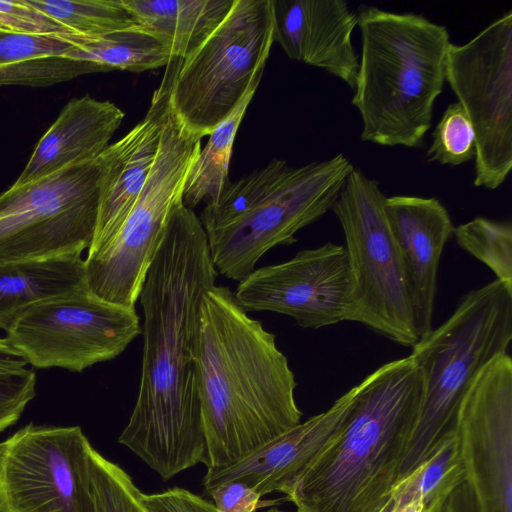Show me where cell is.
I'll list each match as a JSON object with an SVG mask.
<instances>
[{
  "instance_id": "obj_1",
  "label": "cell",
  "mask_w": 512,
  "mask_h": 512,
  "mask_svg": "<svg viewBox=\"0 0 512 512\" xmlns=\"http://www.w3.org/2000/svg\"><path fill=\"white\" fill-rule=\"evenodd\" d=\"M217 275L200 219L182 202L139 295L144 316L140 384L118 439L164 481L198 463L207 465L197 330L202 298Z\"/></svg>"
},
{
  "instance_id": "obj_2",
  "label": "cell",
  "mask_w": 512,
  "mask_h": 512,
  "mask_svg": "<svg viewBox=\"0 0 512 512\" xmlns=\"http://www.w3.org/2000/svg\"><path fill=\"white\" fill-rule=\"evenodd\" d=\"M196 361L207 469L234 463L301 422L295 375L276 336L226 286L202 298Z\"/></svg>"
},
{
  "instance_id": "obj_3",
  "label": "cell",
  "mask_w": 512,
  "mask_h": 512,
  "mask_svg": "<svg viewBox=\"0 0 512 512\" xmlns=\"http://www.w3.org/2000/svg\"><path fill=\"white\" fill-rule=\"evenodd\" d=\"M422 395L411 355L367 375L341 428L281 490L295 512H382L401 479Z\"/></svg>"
},
{
  "instance_id": "obj_4",
  "label": "cell",
  "mask_w": 512,
  "mask_h": 512,
  "mask_svg": "<svg viewBox=\"0 0 512 512\" xmlns=\"http://www.w3.org/2000/svg\"><path fill=\"white\" fill-rule=\"evenodd\" d=\"M362 50L352 104L360 138L381 146L417 147L431 128L446 81L449 32L412 13L360 7Z\"/></svg>"
},
{
  "instance_id": "obj_5",
  "label": "cell",
  "mask_w": 512,
  "mask_h": 512,
  "mask_svg": "<svg viewBox=\"0 0 512 512\" xmlns=\"http://www.w3.org/2000/svg\"><path fill=\"white\" fill-rule=\"evenodd\" d=\"M354 170L339 153L329 159L291 166L274 158L236 181L200 216L217 273L240 282L258 260L332 209Z\"/></svg>"
},
{
  "instance_id": "obj_6",
  "label": "cell",
  "mask_w": 512,
  "mask_h": 512,
  "mask_svg": "<svg viewBox=\"0 0 512 512\" xmlns=\"http://www.w3.org/2000/svg\"><path fill=\"white\" fill-rule=\"evenodd\" d=\"M511 340L512 288L495 279L464 294L448 319L411 347L423 395L401 479L428 459L454 427L468 387L485 365L507 353Z\"/></svg>"
},
{
  "instance_id": "obj_7",
  "label": "cell",
  "mask_w": 512,
  "mask_h": 512,
  "mask_svg": "<svg viewBox=\"0 0 512 512\" xmlns=\"http://www.w3.org/2000/svg\"><path fill=\"white\" fill-rule=\"evenodd\" d=\"M201 140L171 107L141 193L116 233L88 251L84 260L85 286L91 294L114 305L135 308L172 214L183 202L185 181L201 150Z\"/></svg>"
},
{
  "instance_id": "obj_8",
  "label": "cell",
  "mask_w": 512,
  "mask_h": 512,
  "mask_svg": "<svg viewBox=\"0 0 512 512\" xmlns=\"http://www.w3.org/2000/svg\"><path fill=\"white\" fill-rule=\"evenodd\" d=\"M385 198L376 180L354 168L331 209L344 234L351 276L346 321L411 348L418 336Z\"/></svg>"
},
{
  "instance_id": "obj_9",
  "label": "cell",
  "mask_w": 512,
  "mask_h": 512,
  "mask_svg": "<svg viewBox=\"0 0 512 512\" xmlns=\"http://www.w3.org/2000/svg\"><path fill=\"white\" fill-rule=\"evenodd\" d=\"M273 43L270 0H235L212 34L180 59L171 91L176 116L208 136L261 81Z\"/></svg>"
},
{
  "instance_id": "obj_10",
  "label": "cell",
  "mask_w": 512,
  "mask_h": 512,
  "mask_svg": "<svg viewBox=\"0 0 512 512\" xmlns=\"http://www.w3.org/2000/svg\"><path fill=\"white\" fill-rule=\"evenodd\" d=\"M102 161L66 166L0 195V263L89 249L100 198Z\"/></svg>"
},
{
  "instance_id": "obj_11",
  "label": "cell",
  "mask_w": 512,
  "mask_h": 512,
  "mask_svg": "<svg viewBox=\"0 0 512 512\" xmlns=\"http://www.w3.org/2000/svg\"><path fill=\"white\" fill-rule=\"evenodd\" d=\"M142 333L135 308L105 302L86 287L24 309L6 339L36 368L81 372L119 356Z\"/></svg>"
},
{
  "instance_id": "obj_12",
  "label": "cell",
  "mask_w": 512,
  "mask_h": 512,
  "mask_svg": "<svg viewBox=\"0 0 512 512\" xmlns=\"http://www.w3.org/2000/svg\"><path fill=\"white\" fill-rule=\"evenodd\" d=\"M446 81L475 131L474 185L497 189L512 168V11L451 44Z\"/></svg>"
},
{
  "instance_id": "obj_13",
  "label": "cell",
  "mask_w": 512,
  "mask_h": 512,
  "mask_svg": "<svg viewBox=\"0 0 512 512\" xmlns=\"http://www.w3.org/2000/svg\"><path fill=\"white\" fill-rule=\"evenodd\" d=\"M93 447L79 426L32 423L0 442V512H96Z\"/></svg>"
},
{
  "instance_id": "obj_14",
  "label": "cell",
  "mask_w": 512,
  "mask_h": 512,
  "mask_svg": "<svg viewBox=\"0 0 512 512\" xmlns=\"http://www.w3.org/2000/svg\"><path fill=\"white\" fill-rule=\"evenodd\" d=\"M454 429L477 512H512V359L502 354L474 378Z\"/></svg>"
},
{
  "instance_id": "obj_15",
  "label": "cell",
  "mask_w": 512,
  "mask_h": 512,
  "mask_svg": "<svg viewBox=\"0 0 512 512\" xmlns=\"http://www.w3.org/2000/svg\"><path fill=\"white\" fill-rule=\"evenodd\" d=\"M350 290L346 249L327 242L255 269L233 293L246 312L271 311L302 328L319 329L346 321Z\"/></svg>"
},
{
  "instance_id": "obj_16",
  "label": "cell",
  "mask_w": 512,
  "mask_h": 512,
  "mask_svg": "<svg viewBox=\"0 0 512 512\" xmlns=\"http://www.w3.org/2000/svg\"><path fill=\"white\" fill-rule=\"evenodd\" d=\"M180 59L172 57L167 63L145 117L100 155L102 178L98 218L88 251L97 249L116 233L145 185L171 107V91Z\"/></svg>"
},
{
  "instance_id": "obj_17",
  "label": "cell",
  "mask_w": 512,
  "mask_h": 512,
  "mask_svg": "<svg viewBox=\"0 0 512 512\" xmlns=\"http://www.w3.org/2000/svg\"><path fill=\"white\" fill-rule=\"evenodd\" d=\"M384 211L403 263L419 340L433 329L440 259L454 225L434 197H386Z\"/></svg>"
},
{
  "instance_id": "obj_18",
  "label": "cell",
  "mask_w": 512,
  "mask_h": 512,
  "mask_svg": "<svg viewBox=\"0 0 512 512\" xmlns=\"http://www.w3.org/2000/svg\"><path fill=\"white\" fill-rule=\"evenodd\" d=\"M274 42L295 61L323 69L354 89L357 14L343 0H270Z\"/></svg>"
},
{
  "instance_id": "obj_19",
  "label": "cell",
  "mask_w": 512,
  "mask_h": 512,
  "mask_svg": "<svg viewBox=\"0 0 512 512\" xmlns=\"http://www.w3.org/2000/svg\"><path fill=\"white\" fill-rule=\"evenodd\" d=\"M358 384L326 411L310 417L221 468H209L203 478L206 491L232 480L245 483L261 497L292 481L334 437L353 404Z\"/></svg>"
},
{
  "instance_id": "obj_20",
  "label": "cell",
  "mask_w": 512,
  "mask_h": 512,
  "mask_svg": "<svg viewBox=\"0 0 512 512\" xmlns=\"http://www.w3.org/2000/svg\"><path fill=\"white\" fill-rule=\"evenodd\" d=\"M123 118L122 110L108 100L90 95L72 98L39 139L13 185L33 182L66 166L98 158Z\"/></svg>"
},
{
  "instance_id": "obj_21",
  "label": "cell",
  "mask_w": 512,
  "mask_h": 512,
  "mask_svg": "<svg viewBox=\"0 0 512 512\" xmlns=\"http://www.w3.org/2000/svg\"><path fill=\"white\" fill-rule=\"evenodd\" d=\"M235 0H122L140 27L185 59L221 24Z\"/></svg>"
},
{
  "instance_id": "obj_22",
  "label": "cell",
  "mask_w": 512,
  "mask_h": 512,
  "mask_svg": "<svg viewBox=\"0 0 512 512\" xmlns=\"http://www.w3.org/2000/svg\"><path fill=\"white\" fill-rule=\"evenodd\" d=\"M82 254L0 263V328L27 307L84 288Z\"/></svg>"
},
{
  "instance_id": "obj_23",
  "label": "cell",
  "mask_w": 512,
  "mask_h": 512,
  "mask_svg": "<svg viewBox=\"0 0 512 512\" xmlns=\"http://www.w3.org/2000/svg\"><path fill=\"white\" fill-rule=\"evenodd\" d=\"M463 483L465 471L453 427L430 457L395 485L382 512H398L415 501L422 502V512H439L448 496Z\"/></svg>"
},
{
  "instance_id": "obj_24",
  "label": "cell",
  "mask_w": 512,
  "mask_h": 512,
  "mask_svg": "<svg viewBox=\"0 0 512 512\" xmlns=\"http://www.w3.org/2000/svg\"><path fill=\"white\" fill-rule=\"evenodd\" d=\"M76 46L66 59L94 63L107 70L144 72L166 66L169 48L140 26L100 35L66 33Z\"/></svg>"
},
{
  "instance_id": "obj_25",
  "label": "cell",
  "mask_w": 512,
  "mask_h": 512,
  "mask_svg": "<svg viewBox=\"0 0 512 512\" xmlns=\"http://www.w3.org/2000/svg\"><path fill=\"white\" fill-rule=\"evenodd\" d=\"M260 81L255 82L239 105L208 135L187 175L183 204L192 209L202 202L215 203L228 183L234 140Z\"/></svg>"
},
{
  "instance_id": "obj_26",
  "label": "cell",
  "mask_w": 512,
  "mask_h": 512,
  "mask_svg": "<svg viewBox=\"0 0 512 512\" xmlns=\"http://www.w3.org/2000/svg\"><path fill=\"white\" fill-rule=\"evenodd\" d=\"M77 35H100L140 26L122 0H29Z\"/></svg>"
},
{
  "instance_id": "obj_27",
  "label": "cell",
  "mask_w": 512,
  "mask_h": 512,
  "mask_svg": "<svg viewBox=\"0 0 512 512\" xmlns=\"http://www.w3.org/2000/svg\"><path fill=\"white\" fill-rule=\"evenodd\" d=\"M457 244L512 288V225L476 217L454 227Z\"/></svg>"
},
{
  "instance_id": "obj_28",
  "label": "cell",
  "mask_w": 512,
  "mask_h": 512,
  "mask_svg": "<svg viewBox=\"0 0 512 512\" xmlns=\"http://www.w3.org/2000/svg\"><path fill=\"white\" fill-rule=\"evenodd\" d=\"M432 136L433 142L427 151L428 161L458 166L475 159V131L459 102L448 105Z\"/></svg>"
},
{
  "instance_id": "obj_29",
  "label": "cell",
  "mask_w": 512,
  "mask_h": 512,
  "mask_svg": "<svg viewBox=\"0 0 512 512\" xmlns=\"http://www.w3.org/2000/svg\"><path fill=\"white\" fill-rule=\"evenodd\" d=\"M91 477L96 512H147L140 500L141 492L131 477L94 448Z\"/></svg>"
},
{
  "instance_id": "obj_30",
  "label": "cell",
  "mask_w": 512,
  "mask_h": 512,
  "mask_svg": "<svg viewBox=\"0 0 512 512\" xmlns=\"http://www.w3.org/2000/svg\"><path fill=\"white\" fill-rule=\"evenodd\" d=\"M97 72L107 71L90 62L66 58L37 59L0 64V85L47 87Z\"/></svg>"
},
{
  "instance_id": "obj_31",
  "label": "cell",
  "mask_w": 512,
  "mask_h": 512,
  "mask_svg": "<svg viewBox=\"0 0 512 512\" xmlns=\"http://www.w3.org/2000/svg\"><path fill=\"white\" fill-rule=\"evenodd\" d=\"M75 46L66 33L25 34L0 31V64L65 58Z\"/></svg>"
},
{
  "instance_id": "obj_32",
  "label": "cell",
  "mask_w": 512,
  "mask_h": 512,
  "mask_svg": "<svg viewBox=\"0 0 512 512\" xmlns=\"http://www.w3.org/2000/svg\"><path fill=\"white\" fill-rule=\"evenodd\" d=\"M0 31L25 34L69 33L29 0L0 1Z\"/></svg>"
},
{
  "instance_id": "obj_33",
  "label": "cell",
  "mask_w": 512,
  "mask_h": 512,
  "mask_svg": "<svg viewBox=\"0 0 512 512\" xmlns=\"http://www.w3.org/2000/svg\"><path fill=\"white\" fill-rule=\"evenodd\" d=\"M36 375L31 369L0 377V432L18 421L35 396Z\"/></svg>"
},
{
  "instance_id": "obj_34",
  "label": "cell",
  "mask_w": 512,
  "mask_h": 512,
  "mask_svg": "<svg viewBox=\"0 0 512 512\" xmlns=\"http://www.w3.org/2000/svg\"><path fill=\"white\" fill-rule=\"evenodd\" d=\"M140 500L147 512H218L214 503L178 487L156 494L141 492Z\"/></svg>"
},
{
  "instance_id": "obj_35",
  "label": "cell",
  "mask_w": 512,
  "mask_h": 512,
  "mask_svg": "<svg viewBox=\"0 0 512 512\" xmlns=\"http://www.w3.org/2000/svg\"><path fill=\"white\" fill-rule=\"evenodd\" d=\"M207 492L218 512H255L261 506V496L241 481H227Z\"/></svg>"
},
{
  "instance_id": "obj_36",
  "label": "cell",
  "mask_w": 512,
  "mask_h": 512,
  "mask_svg": "<svg viewBox=\"0 0 512 512\" xmlns=\"http://www.w3.org/2000/svg\"><path fill=\"white\" fill-rule=\"evenodd\" d=\"M28 362L6 338H0V377L23 373Z\"/></svg>"
},
{
  "instance_id": "obj_37",
  "label": "cell",
  "mask_w": 512,
  "mask_h": 512,
  "mask_svg": "<svg viewBox=\"0 0 512 512\" xmlns=\"http://www.w3.org/2000/svg\"><path fill=\"white\" fill-rule=\"evenodd\" d=\"M439 512H477L468 487L463 484L456 488L448 496Z\"/></svg>"
},
{
  "instance_id": "obj_38",
  "label": "cell",
  "mask_w": 512,
  "mask_h": 512,
  "mask_svg": "<svg viewBox=\"0 0 512 512\" xmlns=\"http://www.w3.org/2000/svg\"><path fill=\"white\" fill-rule=\"evenodd\" d=\"M423 505L421 501H415L410 503L409 505L405 506L398 512H422Z\"/></svg>"
},
{
  "instance_id": "obj_39",
  "label": "cell",
  "mask_w": 512,
  "mask_h": 512,
  "mask_svg": "<svg viewBox=\"0 0 512 512\" xmlns=\"http://www.w3.org/2000/svg\"><path fill=\"white\" fill-rule=\"evenodd\" d=\"M267 512H285V511L278 510L276 508H272V509L268 510Z\"/></svg>"
}]
</instances>
